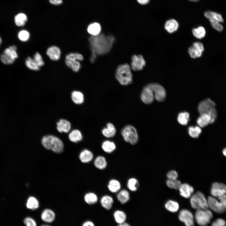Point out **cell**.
Here are the masks:
<instances>
[{
	"label": "cell",
	"mask_w": 226,
	"mask_h": 226,
	"mask_svg": "<svg viewBox=\"0 0 226 226\" xmlns=\"http://www.w3.org/2000/svg\"><path fill=\"white\" fill-rule=\"evenodd\" d=\"M89 40L92 52L97 55H102L108 53L110 50L115 38L111 35H106L100 34L95 36H91Z\"/></svg>",
	"instance_id": "cell-1"
},
{
	"label": "cell",
	"mask_w": 226,
	"mask_h": 226,
	"mask_svg": "<svg viewBox=\"0 0 226 226\" xmlns=\"http://www.w3.org/2000/svg\"><path fill=\"white\" fill-rule=\"evenodd\" d=\"M131 68L130 66L126 63L121 64L117 68L116 78L121 85H127L132 83V76Z\"/></svg>",
	"instance_id": "cell-2"
},
{
	"label": "cell",
	"mask_w": 226,
	"mask_h": 226,
	"mask_svg": "<svg viewBox=\"0 0 226 226\" xmlns=\"http://www.w3.org/2000/svg\"><path fill=\"white\" fill-rule=\"evenodd\" d=\"M41 143L46 149L51 150L56 153H60L63 150V142L59 138L54 136H44L41 139Z\"/></svg>",
	"instance_id": "cell-3"
},
{
	"label": "cell",
	"mask_w": 226,
	"mask_h": 226,
	"mask_svg": "<svg viewBox=\"0 0 226 226\" xmlns=\"http://www.w3.org/2000/svg\"><path fill=\"white\" fill-rule=\"evenodd\" d=\"M208 207L218 213H222L226 211V194L217 197L209 196L207 199Z\"/></svg>",
	"instance_id": "cell-4"
},
{
	"label": "cell",
	"mask_w": 226,
	"mask_h": 226,
	"mask_svg": "<svg viewBox=\"0 0 226 226\" xmlns=\"http://www.w3.org/2000/svg\"><path fill=\"white\" fill-rule=\"evenodd\" d=\"M121 133L124 141L132 145H135L138 141L139 137L135 127L131 125L125 126Z\"/></svg>",
	"instance_id": "cell-5"
},
{
	"label": "cell",
	"mask_w": 226,
	"mask_h": 226,
	"mask_svg": "<svg viewBox=\"0 0 226 226\" xmlns=\"http://www.w3.org/2000/svg\"><path fill=\"white\" fill-rule=\"evenodd\" d=\"M190 202L193 209H206L209 208L207 199L202 192L197 191L191 197Z\"/></svg>",
	"instance_id": "cell-6"
},
{
	"label": "cell",
	"mask_w": 226,
	"mask_h": 226,
	"mask_svg": "<svg viewBox=\"0 0 226 226\" xmlns=\"http://www.w3.org/2000/svg\"><path fill=\"white\" fill-rule=\"evenodd\" d=\"M195 220L200 226H207L213 217L212 212L208 209H196L195 215Z\"/></svg>",
	"instance_id": "cell-7"
},
{
	"label": "cell",
	"mask_w": 226,
	"mask_h": 226,
	"mask_svg": "<svg viewBox=\"0 0 226 226\" xmlns=\"http://www.w3.org/2000/svg\"><path fill=\"white\" fill-rule=\"evenodd\" d=\"M152 91L154 98L159 102L165 100L166 93L164 88L161 85L156 83H149L146 85Z\"/></svg>",
	"instance_id": "cell-8"
},
{
	"label": "cell",
	"mask_w": 226,
	"mask_h": 226,
	"mask_svg": "<svg viewBox=\"0 0 226 226\" xmlns=\"http://www.w3.org/2000/svg\"><path fill=\"white\" fill-rule=\"evenodd\" d=\"M215 103L209 98L202 100L199 103L197 109L200 114H208L213 108H215Z\"/></svg>",
	"instance_id": "cell-9"
},
{
	"label": "cell",
	"mask_w": 226,
	"mask_h": 226,
	"mask_svg": "<svg viewBox=\"0 0 226 226\" xmlns=\"http://www.w3.org/2000/svg\"><path fill=\"white\" fill-rule=\"evenodd\" d=\"M178 218L181 222L184 223L186 226H194V217L189 210L184 209L179 212Z\"/></svg>",
	"instance_id": "cell-10"
},
{
	"label": "cell",
	"mask_w": 226,
	"mask_h": 226,
	"mask_svg": "<svg viewBox=\"0 0 226 226\" xmlns=\"http://www.w3.org/2000/svg\"><path fill=\"white\" fill-rule=\"evenodd\" d=\"M204 50L203 44L201 42H197L194 43L192 46L189 48L188 52L191 58H196L201 57Z\"/></svg>",
	"instance_id": "cell-11"
},
{
	"label": "cell",
	"mask_w": 226,
	"mask_h": 226,
	"mask_svg": "<svg viewBox=\"0 0 226 226\" xmlns=\"http://www.w3.org/2000/svg\"><path fill=\"white\" fill-rule=\"evenodd\" d=\"M211 194L212 196L218 197L226 194V186L222 183H213L211 188Z\"/></svg>",
	"instance_id": "cell-12"
},
{
	"label": "cell",
	"mask_w": 226,
	"mask_h": 226,
	"mask_svg": "<svg viewBox=\"0 0 226 226\" xmlns=\"http://www.w3.org/2000/svg\"><path fill=\"white\" fill-rule=\"evenodd\" d=\"M145 64V61L141 55H134L132 56L131 67L133 70H141Z\"/></svg>",
	"instance_id": "cell-13"
},
{
	"label": "cell",
	"mask_w": 226,
	"mask_h": 226,
	"mask_svg": "<svg viewBox=\"0 0 226 226\" xmlns=\"http://www.w3.org/2000/svg\"><path fill=\"white\" fill-rule=\"evenodd\" d=\"M154 95L152 90L146 85L143 88L140 94L142 101L145 104L152 103L154 100Z\"/></svg>",
	"instance_id": "cell-14"
},
{
	"label": "cell",
	"mask_w": 226,
	"mask_h": 226,
	"mask_svg": "<svg viewBox=\"0 0 226 226\" xmlns=\"http://www.w3.org/2000/svg\"><path fill=\"white\" fill-rule=\"evenodd\" d=\"M61 51L58 46H51L48 48L46 54L49 58L52 61H58L60 58Z\"/></svg>",
	"instance_id": "cell-15"
},
{
	"label": "cell",
	"mask_w": 226,
	"mask_h": 226,
	"mask_svg": "<svg viewBox=\"0 0 226 226\" xmlns=\"http://www.w3.org/2000/svg\"><path fill=\"white\" fill-rule=\"evenodd\" d=\"M179 190L180 195L186 198L190 197L194 191L193 187L186 183L181 184Z\"/></svg>",
	"instance_id": "cell-16"
},
{
	"label": "cell",
	"mask_w": 226,
	"mask_h": 226,
	"mask_svg": "<svg viewBox=\"0 0 226 226\" xmlns=\"http://www.w3.org/2000/svg\"><path fill=\"white\" fill-rule=\"evenodd\" d=\"M56 215L54 212L50 209H46L41 214V218L44 222L48 223L53 222L55 220Z\"/></svg>",
	"instance_id": "cell-17"
},
{
	"label": "cell",
	"mask_w": 226,
	"mask_h": 226,
	"mask_svg": "<svg viewBox=\"0 0 226 226\" xmlns=\"http://www.w3.org/2000/svg\"><path fill=\"white\" fill-rule=\"evenodd\" d=\"M103 135L107 138H111L114 137L116 133V129L114 125L111 123H107L106 127L103 128L101 130Z\"/></svg>",
	"instance_id": "cell-18"
},
{
	"label": "cell",
	"mask_w": 226,
	"mask_h": 226,
	"mask_svg": "<svg viewBox=\"0 0 226 226\" xmlns=\"http://www.w3.org/2000/svg\"><path fill=\"white\" fill-rule=\"evenodd\" d=\"M56 124L57 129L60 132H67L70 129L71 124L69 121L66 120L61 119Z\"/></svg>",
	"instance_id": "cell-19"
},
{
	"label": "cell",
	"mask_w": 226,
	"mask_h": 226,
	"mask_svg": "<svg viewBox=\"0 0 226 226\" xmlns=\"http://www.w3.org/2000/svg\"><path fill=\"white\" fill-rule=\"evenodd\" d=\"M179 26V24L176 20L171 19L166 21L164 28L168 32L171 33L176 31L178 28Z\"/></svg>",
	"instance_id": "cell-20"
},
{
	"label": "cell",
	"mask_w": 226,
	"mask_h": 226,
	"mask_svg": "<svg viewBox=\"0 0 226 226\" xmlns=\"http://www.w3.org/2000/svg\"><path fill=\"white\" fill-rule=\"evenodd\" d=\"M101 28L100 24L94 22L90 24L87 28L88 33L91 36H95L100 34Z\"/></svg>",
	"instance_id": "cell-21"
},
{
	"label": "cell",
	"mask_w": 226,
	"mask_h": 226,
	"mask_svg": "<svg viewBox=\"0 0 226 226\" xmlns=\"http://www.w3.org/2000/svg\"><path fill=\"white\" fill-rule=\"evenodd\" d=\"M211 118L207 114H200L196 120L198 126L201 128L204 127L211 124Z\"/></svg>",
	"instance_id": "cell-22"
},
{
	"label": "cell",
	"mask_w": 226,
	"mask_h": 226,
	"mask_svg": "<svg viewBox=\"0 0 226 226\" xmlns=\"http://www.w3.org/2000/svg\"><path fill=\"white\" fill-rule=\"evenodd\" d=\"M94 155L93 153L88 149H84L80 153L79 159L83 163H88L91 161L93 159Z\"/></svg>",
	"instance_id": "cell-23"
},
{
	"label": "cell",
	"mask_w": 226,
	"mask_h": 226,
	"mask_svg": "<svg viewBox=\"0 0 226 226\" xmlns=\"http://www.w3.org/2000/svg\"><path fill=\"white\" fill-rule=\"evenodd\" d=\"M114 200L113 198L108 195L103 196L101 198L100 202L102 206L107 210H110L112 207Z\"/></svg>",
	"instance_id": "cell-24"
},
{
	"label": "cell",
	"mask_w": 226,
	"mask_h": 226,
	"mask_svg": "<svg viewBox=\"0 0 226 226\" xmlns=\"http://www.w3.org/2000/svg\"><path fill=\"white\" fill-rule=\"evenodd\" d=\"M101 148L103 150L105 153H111L116 149V146L113 142L105 140L102 143Z\"/></svg>",
	"instance_id": "cell-25"
},
{
	"label": "cell",
	"mask_w": 226,
	"mask_h": 226,
	"mask_svg": "<svg viewBox=\"0 0 226 226\" xmlns=\"http://www.w3.org/2000/svg\"><path fill=\"white\" fill-rule=\"evenodd\" d=\"M118 200L121 204L126 203L130 199L129 193L126 190L122 189L119 191L116 195Z\"/></svg>",
	"instance_id": "cell-26"
},
{
	"label": "cell",
	"mask_w": 226,
	"mask_h": 226,
	"mask_svg": "<svg viewBox=\"0 0 226 226\" xmlns=\"http://www.w3.org/2000/svg\"><path fill=\"white\" fill-rule=\"evenodd\" d=\"M108 188L109 190L112 193L118 192L121 188V184L117 180L112 179L109 182Z\"/></svg>",
	"instance_id": "cell-27"
},
{
	"label": "cell",
	"mask_w": 226,
	"mask_h": 226,
	"mask_svg": "<svg viewBox=\"0 0 226 226\" xmlns=\"http://www.w3.org/2000/svg\"><path fill=\"white\" fill-rule=\"evenodd\" d=\"M204 15L209 20L213 19L220 23L223 22V19L222 15L217 12L207 11L204 13Z\"/></svg>",
	"instance_id": "cell-28"
},
{
	"label": "cell",
	"mask_w": 226,
	"mask_h": 226,
	"mask_svg": "<svg viewBox=\"0 0 226 226\" xmlns=\"http://www.w3.org/2000/svg\"><path fill=\"white\" fill-rule=\"evenodd\" d=\"M94 166L97 169L102 170L106 167L107 162L105 158L102 156H97L94 161Z\"/></svg>",
	"instance_id": "cell-29"
},
{
	"label": "cell",
	"mask_w": 226,
	"mask_h": 226,
	"mask_svg": "<svg viewBox=\"0 0 226 226\" xmlns=\"http://www.w3.org/2000/svg\"><path fill=\"white\" fill-rule=\"evenodd\" d=\"M177 120L179 123L183 126L187 125L190 120V114L184 111L180 113L177 116Z\"/></svg>",
	"instance_id": "cell-30"
},
{
	"label": "cell",
	"mask_w": 226,
	"mask_h": 226,
	"mask_svg": "<svg viewBox=\"0 0 226 226\" xmlns=\"http://www.w3.org/2000/svg\"><path fill=\"white\" fill-rule=\"evenodd\" d=\"M26 205L27 208L31 210H35L39 206L38 200L34 196H30L28 198Z\"/></svg>",
	"instance_id": "cell-31"
},
{
	"label": "cell",
	"mask_w": 226,
	"mask_h": 226,
	"mask_svg": "<svg viewBox=\"0 0 226 226\" xmlns=\"http://www.w3.org/2000/svg\"><path fill=\"white\" fill-rule=\"evenodd\" d=\"M71 98L74 103L78 105L82 104L84 101L83 95L79 91H73L71 94Z\"/></svg>",
	"instance_id": "cell-32"
},
{
	"label": "cell",
	"mask_w": 226,
	"mask_h": 226,
	"mask_svg": "<svg viewBox=\"0 0 226 226\" xmlns=\"http://www.w3.org/2000/svg\"><path fill=\"white\" fill-rule=\"evenodd\" d=\"M113 216L116 222L120 224L125 222L126 217L123 211L116 210L114 213Z\"/></svg>",
	"instance_id": "cell-33"
},
{
	"label": "cell",
	"mask_w": 226,
	"mask_h": 226,
	"mask_svg": "<svg viewBox=\"0 0 226 226\" xmlns=\"http://www.w3.org/2000/svg\"><path fill=\"white\" fill-rule=\"evenodd\" d=\"M68 137L71 141L76 143L81 141L82 139L83 136L80 131L75 129L72 131L70 133Z\"/></svg>",
	"instance_id": "cell-34"
},
{
	"label": "cell",
	"mask_w": 226,
	"mask_h": 226,
	"mask_svg": "<svg viewBox=\"0 0 226 226\" xmlns=\"http://www.w3.org/2000/svg\"><path fill=\"white\" fill-rule=\"evenodd\" d=\"M65 64L74 72H78L81 68V64L78 60H65Z\"/></svg>",
	"instance_id": "cell-35"
},
{
	"label": "cell",
	"mask_w": 226,
	"mask_h": 226,
	"mask_svg": "<svg viewBox=\"0 0 226 226\" xmlns=\"http://www.w3.org/2000/svg\"><path fill=\"white\" fill-rule=\"evenodd\" d=\"M27 21V17L24 13H19L16 15L14 18L15 23L18 26H24Z\"/></svg>",
	"instance_id": "cell-36"
},
{
	"label": "cell",
	"mask_w": 226,
	"mask_h": 226,
	"mask_svg": "<svg viewBox=\"0 0 226 226\" xmlns=\"http://www.w3.org/2000/svg\"><path fill=\"white\" fill-rule=\"evenodd\" d=\"M189 135L192 138H198L202 132V130L199 126H190L188 128Z\"/></svg>",
	"instance_id": "cell-37"
},
{
	"label": "cell",
	"mask_w": 226,
	"mask_h": 226,
	"mask_svg": "<svg viewBox=\"0 0 226 226\" xmlns=\"http://www.w3.org/2000/svg\"><path fill=\"white\" fill-rule=\"evenodd\" d=\"M165 207L168 211L172 213H175L179 210V204L176 202L169 200L165 203Z\"/></svg>",
	"instance_id": "cell-38"
},
{
	"label": "cell",
	"mask_w": 226,
	"mask_h": 226,
	"mask_svg": "<svg viewBox=\"0 0 226 226\" xmlns=\"http://www.w3.org/2000/svg\"><path fill=\"white\" fill-rule=\"evenodd\" d=\"M98 200L97 195L93 192H89L86 193L84 196L85 202L89 205L96 203Z\"/></svg>",
	"instance_id": "cell-39"
},
{
	"label": "cell",
	"mask_w": 226,
	"mask_h": 226,
	"mask_svg": "<svg viewBox=\"0 0 226 226\" xmlns=\"http://www.w3.org/2000/svg\"><path fill=\"white\" fill-rule=\"evenodd\" d=\"M192 33L195 37L200 39L203 38L206 34L205 28L202 26L193 28L192 30Z\"/></svg>",
	"instance_id": "cell-40"
},
{
	"label": "cell",
	"mask_w": 226,
	"mask_h": 226,
	"mask_svg": "<svg viewBox=\"0 0 226 226\" xmlns=\"http://www.w3.org/2000/svg\"><path fill=\"white\" fill-rule=\"evenodd\" d=\"M139 186L138 181L135 178H130L127 181V186L128 188L131 191H136L137 190Z\"/></svg>",
	"instance_id": "cell-41"
},
{
	"label": "cell",
	"mask_w": 226,
	"mask_h": 226,
	"mask_svg": "<svg viewBox=\"0 0 226 226\" xmlns=\"http://www.w3.org/2000/svg\"><path fill=\"white\" fill-rule=\"evenodd\" d=\"M25 64L26 67L31 70L38 71L40 69V67L36 64L33 58L30 57H28L26 59Z\"/></svg>",
	"instance_id": "cell-42"
},
{
	"label": "cell",
	"mask_w": 226,
	"mask_h": 226,
	"mask_svg": "<svg viewBox=\"0 0 226 226\" xmlns=\"http://www.w3.org/2000/svg\"><path fill=\"white\" fill-rule=\"evenodd\" d=\"M17 47L15 46H12L6 49L4 53L6 54L14 60L18 57L17 51Z\"/></svg>",
	"instance_id": "cell-43"
},
{
	"label": "cell",
	"mask_w": 226,
	"mask_h": 226,
	"mask_svg": "<svg viewBox=\"0 0 226 226\" xmlns=\"http://www.w3.org/2000/svg\"><path fill=\"white\" fill-rule=\"evenodd\" d=\"M181 184L180 181L177 179H168L166 181V184L169 187L176 190H179Z\"/></svg>",
	"instance_id": "cell-44"
},
{
	"label": "cell",
	"mask_w": 226,
	"mask_h": 226,
	"mask_svg": "<svg viewBox=\"0 0 226 226\" xmlns=\"http://www.w3.org/2000/svg\"><path fill=\"white\" fill-rule=\"evenodd\" d=\"M83 56L81 54L77 52H72L68 54L66 56L65 60H76L79 61L83 60Z\"/></svg>",
	"instance_id": "cell-45"
},
{
	"label": "cell",
	"mask_w": 226,
	"mask_h": 226,
	"mask_svg": "<svg viewBox=\"0 0 226 226\" xmlns=\"http://www.w3.org/2000/svg\"><path fill=\"white\" fill-rule=\"evenodd\" d=\"M30 33L27 30H22L18 34V37L19 40L23 42L27 41L30 38Z\"/></svg>",
	"instance_id": "cell-46"
},
{
	"label": "cell",
	"mask_w": 226,
	"mask_h": 226,
	"mask_svg": "<svg viewBox=\"0 0 226 226\" xmlns=\"http://www.w3.org/2000/svg\"><path fill=\"white\" fill-rule=\"evenodd\" d=\"M35 62L39 67L44 65V62L41 55L38 52H36L34 55L33 58Z\"/></svg>",
	"instance_id": "cell-47"
},
{
	"label": "cell",
	"mask_w": 226,
	"mask_h": 226,
	"mask_svg": "<svg viewBox=\"0 0 226 226\" xmlns=\"http://www.w3.org/2000/svg\"><path fill=\"white\" fill-rule=\"evenodd\" d=\"M209 20L211 26L215 30L219 32L222 31L223 30V27L220 23L213 19Z\"/></svg>",
	"instance_id": "cell-48"
},
{
	"label": "cell",
	"mask_w": 226,
	"mask_h": 226,
	"mask_svg": "<svg viewBox=\"0 0 226 226\" xmlns=\"http://www.w3.org/2000/svg\"><path fill=\"white\" fill-rule=\"evenodd\" d=\"M0 57L2 62L6 64H9L13 63L15 61L4 53L1 55Z\"/></svg>",
	"instance_id": "cell-49"
},
{
	"label": "cell",
	"mask_w": 226,
	"mask_h": 226,
	"mask_svg": "<svg viewBox=\"0 0 226 226\" xmlns=\"http://www.w3.org/2000/svg\"><path fill=\"white\" fill-rule=\"evenodd\" d=\"M24 223L26 226H37L35 221L31 217L25 218L24 220Z\"/></svg>",
	"instance_id": "cell-50"
},
{
	"label": "cell",
	"mask_w": 226,
	"mask_h": 226,
	"mask_svg": "<svg viewBox=\"0 0 226 226\" xmlns=\"http://www.w3.org/2000/svg\"><path fill=\"white\" fill-rule=\"evenodd\" d=\"M226 222L223 219L218 218L214 221L212 224L211 226H226Z\"/></svg>",
	"instance_id": "cell-51"
},
{
	"label": "cell",
	"mask_w": 226,
	"mask_h": 226,
	"mask_svg": "<svg viewBox=\"0 0 226 226\" xmlns=\"http://www.w3.org/2000/svg\"><path fill=\"white\" fill-rule=\"evenodd\" d=\"M166 175L169 179L176 180L178 175L177 172L175 170H171L167 173Z\"/></svg>",
	"instance_id": "cell-52"
},
{
	"label": "cell",
	"mask_w": 226,
	"mask_h": 226,
	"mask_svg": "<svg viewBox=\"0 0 226 226\" xmlns=\"http://www.w3.org/2000/svg\"><path fill=\"white\" fill-rule=\"evenodd\" d=\"M207 114L211 118V124L213 123L215 121L217 117V112L215 108L212 109Z\"/></svg>",
	"instance_id": "cell-53"
},
{
	"label": "cell",
	"mask_w": 226,
	"mask_h": 226,
	"mask_svg": "<svg viewBox=\"0 0 226 226\" xmlns=\"http://www.w3.org/2000/svg\"><path fill=\"white\" fill-rule=\"evenodd\" d=\"M50 3L54 5H59L62 3V0H49Z\"/></svg>",
	"instance_id": "cell-54"
},
{
	"label": "cell",
	"mask_w": 226,
	"mask_h": 226,
	"mask_svg": "<svg viewBox=\"0 0 226 226\" xmlns=\"http://www.w3.org/2000/svg\"><path fill=\"white\" fill-rule=\"evenodd\" d=\"M97 55L94 52H92L91 54L90 58V61L92 63L94 62L96 58Z\"/></svg>",
	"instance_id": "cell-55"
},
{
	"label": "cell",
	"mask_w": 226,
	"mask_h": 226,
	"mask_svg": "<svg viewBox=\"0 0 226 226\" xmlns=\"http://www.w3.org/2000/svg\"><path fill=\"white\" fill-rule=\"evenodd\" d=\"M82 226H94V225L92 222L90 221H87L83 223Z\"/></svg>",
	"instance_id": "cell-56"
},
{
	"label": "cell",
	"mask_w": 226,
	"mask_h": 226,
	"mask_svg": "<svg viewBox=\"0 0 226 226\" xmlns=\"http://www.w3.org/2000/svg\"><path fill=\"white\" fill-rule=\"evenodd\" d=\"M137 1L140 4L144 5L148 4L150 0H137Z\"/></svg>",
	"instance_id": "cell-57"
},
{
	"label": "cell",
	"mask_w": 226,
	"mask_h": 226,
	"mask_svg": "<svg viewBox=\"0 0 226 226\" xmlns=\"http://www.w3.org/2000/svg\"><path fill=\"white\" fill-rule=\"evenodd\" d=\"M118 226H131L128 223L125 222L123 223L119 224Z\"/></svg>",
	"instance_id": "cell-58"
},
{
	"label": "cell",
	"mask_w": 226,
	"mask_h": 226,
	"mask_svg": "<svg viewBox=\"0 0 226 226\" xmlns=\"http://www.w3.org/2000/svg\"><path fill=\"white\" fill-rule=\"evenodd\" d=\"M222 152L224 155L226 156V148L223 149Z\"/></svg>",
	"instance_id": "cell-59"
},
{
	"label": "cell",
	"mask_w": 226,
	"mask_h": 226,
	"mask_svg": "<svg viewBox=\"0 0 226 226\" xmlns=\"http://www.w3.org/2000/svg\"><path fill=\"white\" fill-rule=\"evenodd\" d=\"M41 226H50L49 225H47V224H43L41 225Z\"/></svg>",
	"instance_id": "cell-60"
},
{
	"label": "cell",
	"mask_w": 226,
	"mask_h": 226,
	"mask_svg": "<svg viewBox=\"0 0 226 226\" xmlns=\"http://www.w3.org/2000/svg\"><path fill=\"white\" fill-rule=\"evenodd\" d=\"M189 0L190 1H195H195H198L199 0Z\"/></svg>",
	"instance_id": "cell-61"
},
{
	"label": "cell",
	"mask_w": 226,
	"mask_h": 226,
	"mask_svg": "<svg viewBox=\"0 0 226 226\" xmlns=\"http://www.w3.org/2000/svg\"><path fill=\"white\" fill-rule=\"evenodd\" d=\"M1 41H2L1 39V37H0V45L1 43Z\"/></svg>",
	"instance_id": "cell-62"
}]
</instances>
